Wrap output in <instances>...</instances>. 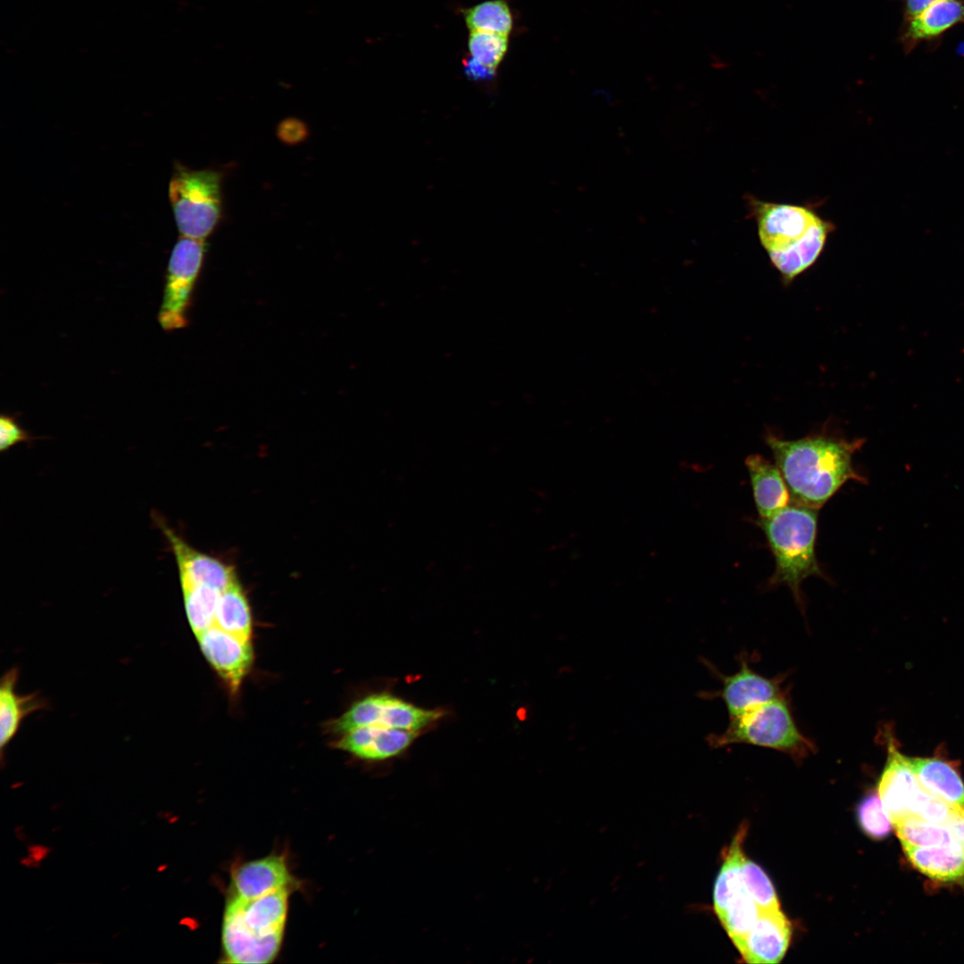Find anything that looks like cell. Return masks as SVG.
<instances>
[{
	"instance_id": "obj_13",
	"label": "cell",
	"mask_w": 964,
	"mask_h": 964,
	"mask_svg": "<svg viewBox=\"0 0 964 964\" xmlns=\"http://www.w3.org/2000/svg\"><path fill=\"white\" fill-rule=\"evenodd\" d=\"M964 23V0H940L902 21L899 40L905 54L921 43H936L950 29Z\"/></svg>"
},
{
	"instance_id": "obj_10",
	"label": "cell",
	"mask_w": 964,
	"mask_h": 964,
	"mask_svg": "<svg viewBox=\"0 0 964 964\" xmlns=\"http://www.w3.org/2000/svg\"><path fill=\"white\" fill-rule=\"evenodd\" d=\"M207 661L231 691L239 687L253 661L251 639L212 625L196 636Z\"/></svg>"
},
{
	"instance_id": "obj_26",
	"label": "cell",
	"mask_w": 964,
	"mask_h": 964,
	"mask_svg": "<svg viewBox=\"0 0 964 964\" xmlns=\"http://www.w3.org/2000/svg\"><path fill=\"white\" fill-rule=\"evenodd\" d=\"M759 913V908L745 891L717 916L738 949L755 924Z\"/></svg>"
},
{
	"instance_id": "obj_2",
	"label": "cell",
	"mask_w": 964,
	"mask_h": 964,
	"mask_svg": "<svg viewBox=\"0 0 964 964\" xmlns=\"http://www.w3.org/2000/svg\"><path fill=\"white\" fill-rule=\"evenodd\" d=\"M289 888L243 900L229 897L223 914L221 943L226 962L266 964L277 957L285 931Z\"/></svg>"
},
{
	"instance_id": "obj_29",
	"label": "cell",
	"mask_w": 964,
	"mask_h": 964,
	"mask_svg": "<svg viewBox=\"0 0 964 964\" xmlns=\"http://www.w3.org/2000/svg\"><path fill=\"white\" fill-rule=\"evenodd\" d=\"M857 819L862 831L876 840L889 835L893 826L877 793L875 792L867 794L859 803Z\"/></svg>"
},
{
	"instance_id": "obj_22",
	"label": "cell",
	"mask_w": 964,
	"mask_h": 964,
	"mask_svg": "<svg viewBox=\"0 0 964 964\" xmlns=\"http://www.w3.org/2000/svg\"><path fill=\"white\" fill-rule=\"evenodd\" d=\"M213 625L229 633L251 639L250 605L239 580L221 592Z\"/></svg>"
},
{
	"instance_id": "obj_20",
	"label": "cell",
	"mask_w": 964,
	"mask_h": 964,
	"mask_svg": "<svg viewBox=\"0 0 964 964\" xmlns=\"http://www.w3.org/2000/svg\"><path fill=\"white\" fill-rule=\"evenodd\" d=\"M834 228L830 221L821 218L801 243L784 253L770 255L772 264L785 278H794L818 259Z\"/></svg>"
},
{
	"instance_id": "obj_11",
	"label": "cell",
	"mask_w": 964,
	"mask_h": 964,
	"mask_svg": "<svg viewBox=\"0 0 964 964\" xmlns=\"http://www.w3.org/2000/svg\"><path fill=\"white\" fill-rule=\"evenodd\" d=\"M885 735L887 759L878 782L877 794L893 825L910 815V804L920 784L911 769L909 757L897 749L891 735Z\"/></svg>"
},
{
	"instance_id": "obj_3",
	"label": "cell",
	"mask_w": 964,
	"mask_h": 964,
	"mask_svg": "<svg viewBox=\"0 0 964 964\" xmlns=\"http://www.w3.org/2000/svg\"><path fill=\"white\" fill-rule=\"evenodd\" d=\"M818 511L790 503L772 516L757 520L775 559L769 586H787L802 611V582L809 577L827 579L815 550Z\"/></svg>"
},
{
	"instance_id": "obj_30",
	"label": "cell",
	"mask_w": 964,
	"mask_h": 964,
	"mask_svg": "<svg viewBox=\"0 0 964 964\" xmlns=\"http://www.w3.org/2000/svg\"><path fill=\"white\" fill-rule=\"evenodd\" d=\"M956 809L958 808L929 793L920 785L911 802L910 812V815L944 825Z\"/></svg>"
},
{
	"instance_id": "obj_24",
	"label": "cell",
	"mask_w": 964,
	"mask_h": 964,
	"mask_svg": "<svg viewBox=\"0 0 964 964\" xmlns=\"http://www.w3.org/2000/svg\"><path fill=\"white\" fill-rule=\"evenodd\" d=\"M464 21L470 31H485L503 35L511 33L513 17L505 0H487L463 11Z\"/></svg>"
},
{
	"instance_id": "obj_25",
	"label": "cell",
	"mask_w": 964,
	"mask_h": 964,
	"mask_svg": "<svg viewBox=\"0 0 964 964\" xmlns=\"http://www.w3.org/2000/svg\"><path fill=\"white\" fill-rule=\"evenodd\" d=\"M902 846L928 847L953 840L944 825L936 824L915 815H908L893 824Z\"/></svg>"
},
{
	"instance_id": "obj_6",
	"label": "cell",
	"mask_w": 964,
	"mask_h": 964,
	"mask_svg": "<svg viewBox=\"0 0 964 964\" xmlns=\"http://www.w3.org/2000/svg\"><path fill=\"white\" fill-rule=\"evenodd\" d=\"M205 253V241L180 237L170 253L158 321L165 331L187 325V313Z\"/></svg>"
},
{
	"instance_id": "obj_28",
	"label": "cell",
	"mask_w": 964,
	"mask_h": 964,
	"mask_svg": "<svg viewBox=\"0 0 964 964\" xmlns=\"http://www.w3.org/2000/svg\"><path fill=\"white\" fill-rule=\"evenodd\" d=\"M741 872L744 885L760 910L780 909L775 888L759 865L744 857Z\"/></svg>"
},
{
	"instance_id": "obj_31",
	"label": "cell",
	"mask_w": 964,
	"mask_h": 964,
	"mask_svg": "<svg viewBox=\"0 0 964 964\" xmlns=\"http://www.w3.org/2000/svg\"><path fill=\"white\" fill-rule=\"evenodd\" d=\"M29 435L16 422L14 418L3 414L0 419V450L9 449L18 443L28 441Z\"/></svg>"
},
{
	"instance_id": "obj_14",
	"label": "cell",
	"mask_w": 964,
	"mask_h": 964,
	"mask_svg": "<svg viewBox=\"0 0 964 964\" xmlns=\"http://www.w3.org/2000/svg\"><path fill=\"white\" fill-rule=\"evenodd\" d=\"M292 884L285 857L270 855L237 866L231 873L230 897L252 900Z\"/></svg>"
},
{
	"instance_id": "obj_27",
	"label": "cell",
	"mask_w": 964,
	"mask_h": 964,
	"mask_svg": "<svg viewBox=\"0 0 964 964\" xmlns=\"http://www.w3.org/2000/svg\"><path fill=\"white\" fill-rule=\"evenodd\" d=\"M508 35L470 31L468 50L474 60L495 71L508 50Z\"/></svg>"
},
{
	"instance_id": "obj_23",
	"label": "cell",
	"mask_w": 964,
	"mask_h": 964,
	"mask_svg": "<svg viewBox=\"0 0 964 964\" xmlns=\"http://www.w3.org/2000/svg\"><path fill=\"white\" fill-rule=\"evenodd\" d=\"M181 588L189 624L197 636L214 624L217 604L226 588L204 583L181 584Z\"/></svg>"
},
{
	"instance_id": "obj_19",
	"label": "cell",
	"mask_w": 964,
	"mask_h": 964,
	"mask_svg": "<svg viewBox=\"0 0 964 964\" xmlns=\"http://www.w3.org/2000/svg\"><path fill=\"white\" fill-rule=\"evenodd\" d=\"M18 670L13 668L4 674L0 686V745L3 752L16 735L22 719L42 709L44 702L37 694L19 695L15 691Z\"/></svg>"
},
{
	"instance_id": "obj_5",
	"label": "cell",
	"mask_w": 964,
	"mask_h": 964,
	"mask_svg": "<svg viewBox=\"0 0 964 964\" xmlns=\"http://www.w3.org/2000/svg\"><path fill=\"white\" fill-rule=\"evenodd\" d=\"M220 172L178 166L169 183V199L181 237L204 240L222 211Z\"/></svg>"
},
{
	"instance_id": "obj_17",
	"label": "cell",
	"mask_w": 964,
	"mask_h": 964,
	"mask_svg": "<svg viewBox=\"0 0 964 964\" xmlns=\"http://www.w3.org/2000/svg\"><path fill=\"white\" fill-rule=\"evenodd\" d=\"M902 849L909 862L932 880L959 883L964 879V847L954 839L940 845Z\"/></svg>"
},
{
	"instance_id": "obj_16",
	"label": "cell",
	"mask_w": 964,
	"mask_h": 964,
	"mask_svg": "<svg viewBox=\"0 0 964 964\" xmlns=\"http://www.w3.org/2000/svg\"><path fill=\"white\" fill-rule=\"evenodd\" d=\"M754 503L760 519H766L791 503L785 480L776 464L760 454L745 459Z\"/></svg>"
},
{
	"instance_id": "obj_12",
	"label": "cell",
	"mask_w": 964,
	"mask_h": 964,
	"mask_svg": "<svg viewBox=\"0 0 964 964\" xmlns=\"http://www.w3.org/2000/svg\"><path fill=\"white\" fill-rule=\"evenodd\" d=\"M791 933L790 923L780 909L760 910L755 924L737 950L747 963H777L785 954Z\"/></svg>"
},
{
	"instance_id": "obj_21",
	"label": "cell",
	"mask_w": 964,
	"mask_h": 964,
	"mask_svg": "<svg viewBox=\"0 0 964 964\" xmlns=\"http://www.w3.org/2000/svg\"><path fill=\"white\" fill-rule=\"evenodd\" d=\"M745 835L746 827L743 826L731 842L722 867L717 876L713 890V904L716 915L721 913L746 891L741 872L742 861L744 857L743 843Z\"/></svg>"
},
{
	"instance_id": "obj_18",
	"label": "cell",
	"mask_w": 964,
	"mask_h": 964,
	"mask_svg": "<svg viewBox=\"0 0 964 964\" xmlns=\"http://www.w3.org/2000/svg\"><path fill=\"white\" fill-rule=\"evenodd\" d=\"M919 784L951 805L964 810V783L957 765L943 757L909 758Z\"/></svg>"
},
{
	"instance_id": "obj_15",
	"label": "cell",
	"mask_w": 964,
	"mask_h": 964,
	"mask_svg": "<svg viewBox=\"0 0 964 964\" xmlns=\"http://www.w3.org/2000/svg\"><path fill=\"white\" fill-rule=\"evenodd\" d=\"M418 735L419 731L371 725L345 733L337 745L359 758L381 760L403 752Z\"/></svg>"
},
{
	"instance_id": "obj_7",
	"label": "cell",
	"mask_w": 964,
	"mask_h": 964,
	"mask_svg": "<svg viewBox=\"0 0 964 964\" xmlns=\"http://www.w3.org/2000/svg\"><path fill=\"white\" fill-rule=\"evenodd\" d=\"M437 710L414 706L388 694H376L355 702L333 726L345 733L365 726L378 725L419 731L441 718Z\"/></svg>"
},
{
	"instance_id": "obj_8",
	"label": "cell",
	"mask_w": 964,
	"mask_h": 964,
	"mask_svg": "<svg viewBox=\"0 0 964 964\" xmlns=\"http://www.w3.org/2000/svg\"><path fill=\"white\" fill-rule=\"evenodd\" d=\"M760 241L769 256L785 252L801 243L821 219L812 208L749 201Z\"/></svg>"
},
{
	"instance_id": "obj_33",
	"label": "cell",
	"mask_w": 964,
	"mask_h": 964,
	"mask_svg": "<svg viewBox=\"0 0 964 964\" xmlns=\"http://www.w3.org/2000/svg\"><path fill=\"white\" fill-rule=\"evenodd\" d=\"M944 826L953 839L964 847V810L956 809Z\"/></svg>"
},
{
	"instance_id": "obj_4",
	"label": "cell",
	"mask_w": 964,
	"mask_h": 964,
	"mask_svg": "<svg viewBox=\"0 0 964 964\" xmlns=\"http://www.w3.org/2000/svg\"><path fill=\"white\" fill-rule=\"evenodd\" d=\"M712 748L744 744L770 748L802 760L815 750L814 744L798 728L785 698L773 700L729 718L720 734L707 736Z\"/></svg>"
},
{
	"instance_id": "obj_32",
	"label": "cell",
	"mask_w": 964,
	"mask_h": 964,
	"mask_svg": "<svg viewBox=\"0 0 964 964\" xmlns=\"http://www.w3.org/2000/svg\"><path fill=\"white\" fill-rule=\"evenodd\" d=\"M463 71L469 79L477 81L491 79L495 75V71L487 69L470 56L463 61Z\"/></svg>"
},
{
	"instance_id": "obj_9",
	"label": "cell",
	"mask_w": 964,
	"mask_h": 964,
	"mask_svg": "<svg viewBox=\"0 0 964 964\" xmlns=\"http://www.w3.org/2000/svg\"><path fill=\"white\" fill-rule=\"evenodd\" d=\"M746 656L740 657V669L733 675L726 676L716 667L703 660V664L719 679L722 686L719 690L701 692L702 699L720 698L728 711L729 718L739 716L747 711L765 702L785 698L782 689L783 678L761 676L749 664Z\"/></svg>"
},
{
	"instance_id": "obj_34",
	"label": "cell",
	"mask_w": 964,
	"mask_h": 964,
	"mask_svg": "<svg viewBox=\"0 0 964 964\" xmlns=\"http://www.w3.org/2000/svg\"><path fill=\"white\" fill-rule=\"evenodd\" d=\"M902 6L903 20L909 19L932 4L940 0H900Z\"/></svg>"
},
{
	"instance_id": "obj_1",
	"label": "cell",
	"mask_w": 964,
	"mask_h": 964,
	"mask_svg": "<svg viewBox=\"0 0 964 964\" xmlns=\"http://www.w3.org/2000/svg\"><path fill=\"white\" fill-rule=\"evenodd\" d=\"M789 489L791 503L819 510L849 480L867 484L853 467L864 439L818 433L795 440L766 437Z\"/></svg>"
}]
</instances>
